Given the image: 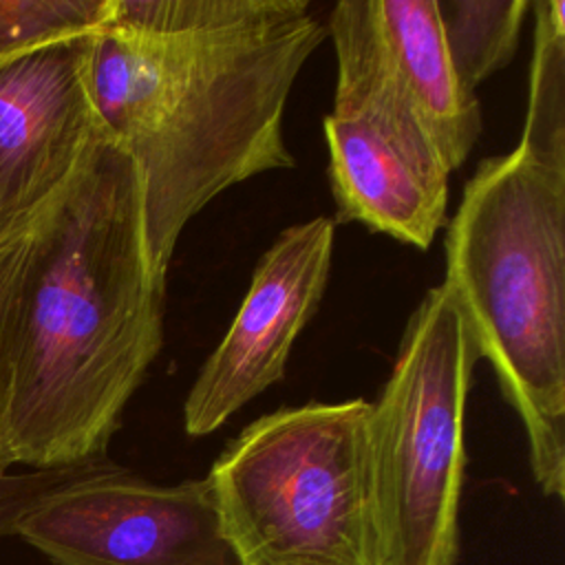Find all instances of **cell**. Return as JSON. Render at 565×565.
Returning <instances> with one entry per match:
<instances>
[{"instance_id":"cell-1","label":"cell","mask_w":565,"mask_h":565,"mask_svg":"<svg viewBox=\"0 0 565 565\" xmlns=\"http://www.w3.org/2000/svg\"><path fill=\"white\" fill-rule=\"evenodd\" d=\"M324 35L305 0H113L93 33L90 95L135 163L159 280L212 199L294 168L285 106Z\"/></svg>"},{"instance_id":"cell-2","label":"cell","mask_w":565,"mask_h":565,"mask_svg":"<svg viewBox=\"0 0 565 565\" xmlns=\"http://www.w3.org/2000/svg\"><path fill=\"white\" fill-rule=\"evenodd\" d=\"M139 179L102 128L29 221L13 313L11 448L31 470L106 457L163 347Z\"/></svg>"},{"instance_id":"cell-3","label":"cell","mask_w":565,"mask_h":565,"mask_svg":"<svg viewBox=\"0 0 565 565\" xmlns=\"http://www.w3.org/2000/svg\"><path fill=\"white\" fill-rule=\"evenodd\" d=\"M446 278L516 411L543 494H565V97L527 95L519 146L486 157L446 230Z\"/></svg>"},{"instance_id":"cell-4","label":"cell","mask_w":565,"mask_h":565,"mask_svg":"<svg viewBox=\"0 0 565 565\" xmlns=\"http://www.w3.org/2000/svg\"><path fill=\"white\" fill-rule=\"evenodd\" d=\"M371 402H309L247 424L205 475L241 565H377Z\"/></svg>"},{"instance_id":"cell-5","label":"cell","mask_w":565,"mask_h":565,"mask_svg":"<svg viewBox=\"0 0 565 565\" xmlns=\"http://www.w3.org/2000/svg\"><path fill=\"white\" fill-rule=\"evenodd\" d=\"M479 353L448 287L411 313L366 419L377 565H457L463 413Z\"/></svg>"},{"instance_id":"cell-6","label":"cell","mask_w":565,"mask_h":565,"mask_svg":"<svg viewBox=\"0 0 565 565\" xmlns=\"http://www.w3.org/2000/svg\"><path fill=\"white\" fill-rule=\"evenodd\" d=\"M15 534L57 565H241L207 477L163 486L106 457L77 463Z\"/></svg>"},{"instance_id":"cell-7","label":"cell","mask_w":565,"mask_h":565,"mask_svg":"<svg viewBox=\"0 0 565 565\" xmlns=\"http://www.w3.org/2000/svg\"><path fill=\"white\" fill-rule=\"evenodd\" d=\"M329 33L335 97H373L408 113L450 172L468 159L481 135L479 97L450 66L435 0H342Z\"/></svg>"},{"instance_id":"cell-8","label":"cell","mask_w":565,"mask_h":565,"mask_svg":"<svg viewBox=\"0 0 565 565\" xmlns=\"http://www.w3.org/2000/svg\"><path fill=\"white\" fill-rule=\"evenodd\" d=\"M333 238L335 221L316 216L282 230L258 258L234 320L185 397L190 437L218 430L285 377L291 347L324 296Z\"/></svg>"},{"instance_id":"cell-9","label":"cell","mask_w":565,"mask_h":565,"mask_svg":"<svg viewBox=\"0 0 565 565\" xmlns=\"http://www.w3.org/2000/svg\"><path fill=\"white\" fill-rule=\"evenodd\" d=\"M93 33L0 66V241L29 225L102 130L90 95Z\"/></svg>"},{"instance_id":"cell-10","label":"cell","mask_w":565,"mask_h":565,"mask_svg":"<svg viewBox=\"0 0 565 565\" xmlns=\"http://www.w3.org/2000/svg\"><path fill=\"white\" fill-rule=\"evenodd\" d=\"M324 139L335 218L428 249L446 221L450 170L417 119L380 99L333 97Z\"/></svg>"},{"instance_id":"cell-11","label":"cell","mask_w":565,"mask_h":565,"mask_svg":"<svg viewBox=\"0 0 565 565\" xmlns=\"http://www.w3.org/2000/svg\"><path fill=\"white\" fill-rule=\"evenodd\" d=\"M450 66L459 84L477 86L516 53L527 0H435Z\"/></svg>"},{"instance_id":"cell-12","label":"cell","mask_w":565,"mask_h":565,"mask_svg":"<svg viewBox=\"0 0 565 565\" xmlns=\"http://www.w3.org/2000/svg\"><path fill=\"white\" fill-rule=\"evenodd\" d=\"M113 0H0V66L35 49L97 31Z\"/></svg>"},{"instance_id":"cell-13","label":"cell","mask_w":565,"mask_h":565,"mask_svg":"<svg viewBox=\"0 0 565 565\" xmlns=\"http://www.w3.org/2000/svg\"><path fill=\"white\" fill-rule=\"evenodd\" d=\"M26 227L0 241V477L15 466L11 448L13 404V313Z\"/></svg>"},{"instance_id":"cell-14","label":"cell","mask_w":565,"mask_h":565,"mask_svg":"<svg viewBox=\"0 0 565 565\" xmlns=\"http://www.w3.org/2000/svg\"><path fill=\"white\" fill-rule=\"evenodd\" d=\"M75 466L9 472L0 477V539L15 534L18 523L62 488Z\"/></svg>"}]
</instances>
